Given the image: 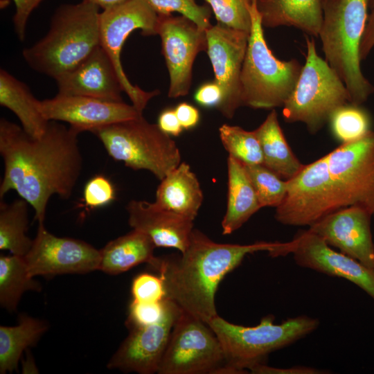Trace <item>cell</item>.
Returning <instances> with one entry per match:
<instances>
[{"label": "cell", "instance_id": "ab89813d", "mask_svg": "<svg viewBox=\"0 0 374 374\" xmlns=\"http://www.w3.org/2000/svg\"><path fill=\"white\" fill-rule=\"evenodd\" d=\"M223 91L215 80L202 84L195 91L194 99L199 105L217 109L223 100Z\"/></svg>", "mask_w": 374, "mask_h": 374}, {"label": "cell", "instance_id": "3957f363", "mask_svg": "<svg viewBox=\"0 0 374 374\" xmlns=\"http://www.w3.org/2000/svg\"><path fill=\"white\" fill-rule=\"evenodd\" d=\"M100 8L82 0L55 11L50 28L22 55L34 71L54 80L71 71L100 45Z\"/></svg>", "mask_w": 374, "mask_h": 374}, {"label": "cell", "instance_id": "9c48e42d", "mask_svg": "<svg viewBox=\"0 0 374 374\" xmlns=\"http://www.w3.org/2000/svg\"><path fill=\"white\" fill-rule=\"evenodd\" d=\"M158 19L159 15L146 0H126L100 14V45L111 60L123 92L141 113L160 91H146L133 84L124 71L121 55L127 38L133 31L139 29L143 36L157 35Z\"/></svg>", "mask_w": 374, "mask_h": 374}, {"label": "cell", "instance_id": "7bdbcfd3", "mask_svg": "<svg viewBox=\"0 0 374 374\" xmlns=\"http://www.w3.org/2000/svg\"><path fill=\"white\" fill-rule=\"evenodd\" d=\"M251 373L258 374H275V373H291V374H317L325 373L320 370L307 366H293L288 368H279L269 366L265 364H257L249 369Z\"/></svg>", "mask_w": 374, "mask_h": 374}, {"label": "cell", "instance_id": "8fae6325", "mask_svg": "<svg viewBox=\"0 0 374 374\" xmlns=\"http://www.w3.org/2000/svg\"><path fill=\"white\" fill-rule=\"evenodd\" d=\"M225 354L208 325L181 310L159 364V374L224 373Z\"/></svg>", "mask_w": 374, "mask_h": 374}, {"label": "cell", "instance_id": "7a4b0ae2", "mask_svg": "<svg viewBox=\"0 0 374 374\" xmlns=\"http://www.w3.org/2000/svg\"><path fill=\"white\" fill-rule=\"evenodd\" d=\"M278 242L217 243L193 229L188 246L181 256L156 257L150 265L163 278L166 298L183 311L207 323L218 315L215 293L225 276L247 254L263 251L269 253Z\"/></svg>", "mask_w": 374, "mask_h": 374}, {"label": "cell", "instance_id": "9a60e30c", "mask_svg": "<svg viewBox=\"0 0 374 374\" xmlns=\"http://www.w3.org/2000/svg\"><path fill=\"white\" fill-rule=\"evenodd\" d=\"M30 277L65 274H86L98 270L100 251L89 243L57 237L38 223L35 238L24 257Z\"/></svg>", "mask_w": 374, "mask_h": 374}, {"label": "cell", "instance_id": "74e56055", "mask_svg": "<svg viewBox=\"0 0 374 374\" xmlns=\"http://www.w3.org/2000/svg\"><path fill=\"white\" fill-rule=\"evenodd\" d=\"M114 198V187L112 182L103 175L93 177L84 186L83 200L85 206L90 208L106 206Z\"/></svg>", "mask_w": 374, "mask_h": 374}, {"label": "cell", "instance_id": "b9f144b4", "mask_svg": "<svg viewBox=\"0 0 374 374\" xmlns=\"http://www.w3.org/2000/svg\"><path fill=\"white\" fill-rule=\"evenodd\" d=\"M175 111L184 130H190L198 124L199 112L195 106L184 102L177 105Z\"/></svg>", "mask_w": 374, "mask_h": 374}, {"label": "cell", "instance_id": "52a82bcc", "mask_svg": "<svg viewBox=\"0 0 374 374\" xmlns=\"http://www.w3.org/2000/svg\"><path fill=\"white\" fill-rule=\"evenodd\" d=\"M107 154L134 170H145L160 181L181 163L176 142L142 116L93 130Z\"/></svg>", "mask_w": 374, "mask_h": 374}, {"label": "cell", "instance_id": "ba28073f", "mask_svg": "<svg viewBox=\"0 0 374 374\" xmlns=\"http://www.w3.org/2000/svg\"><path fill=\"white\" fill-rule=\"evenodd\" d=\"M307 55L290 96L283 106L286 121L301 122L312 134L328 123L333 112L350 103L349 93L340 77L317 54L313 38L305 37Z\"/></svg>", "mask_w": 374, "mask_h": 374}, {"label": "cell", "instance_id": "5b68a950", "mask_svg": "<svg viewBox=\"0 0 374 374\" xmlns=\"http://www.w3.org/2000/svg\"><path fill=\"white\" fill-rule=\"evenodd\" d=\"M272 315L264 317L255 326L234 324L217 315L207 324L219 339L225 354L224 373H244L253 366L265 364L268 355L283 348L314 331L317 319L302 315L280 324Z\"/></svg>", "mask_w": 374, "mask_h": 374}, {"label": "cell", "instance_id": "7dc6e473", "mask_svg": "<svg viewBox=\"0 0 374 374\" xmlns=\"http://www.w3.org/2000/svg\"><path fill=\"white\" fill-rule=\"evenodd\" d=\"M369 10L368 15L374 17V0H369Z\"/></svg>", "mask_w": 374, "mask_h": 374}, {"label": "cell", "instance_id": "ffe728a7", "mask_svg": "<svg viewBox=\"0 0 374 374\" xmlns=\"http://www.w3.org/2000/svg\"><path fill=\"white\" fill-rule=\"evenodd\" d=\"M55 80L59 94L123 102L118 74L100 46L78 66Z\"/></svg>", "mask_w": 374, "mask_h": 374}, {"label": "cell", "instance_id": "d590c367", "mask_svg": "<svg viewBox=\"0 0 374 374\" xmlns=\"http://www.w3.org/2000/svg\"><path fill=\"white\" fill-rule=\"evenodd\" d=\"M169 299L159 302H140L132 300L129 308L127 327L131 330L156 323L164 317Z\"/></svg>", "mask_w": 374, "mask_h": 374}, {"label": "cell", "instance_id": "ee69618b", "mask_svg": "<svg viewBox=\"0 0 374 374\" xmlns=\"http://www.w3.org/2000/svg\"><path fill=\"white\" fill-rule=\"evenodd\" d=\"M373 47L374 17L368 15L367 24L360 45V57L362 60L366 58Z\"/></svg>", "mask_w": 374, "mask_h": 374}, {"label": "cell", "instance_id": "2e32d148", "mask_svg": "<svg viewBox=\"0 0 374 374\" xmlns=\"http://www.w3.org/2000/svg\"><path fill=\"white\" fill-rule=\"evenodd\" d=\"M206 53L211 61L214 80L223 91V100L218 111L232 118L242 106L240 74L249 33L219 24L206 30Z\"/></svg>", "mask_w": 374, "mask_h": 374}, {"label": "cell", "instance_id": "cb8c5ba5", "mask_svg": "<svg viewBox=\"0 0 374 374\" xmlns=\"http://www.w3.org/2000/svg\"><path fill=\"white\" fill-rule=\"evenodd\" d=\"M227 172V206L222 221L223 235L238 230L262 208L244 164L229 155Z\"/></svg>", "mask_w": 374, "mask_h": 374}, {"label": "cell", "instance_id": "30bf717a", "mask_svg": "<svg viewBox=\"0 0 374 374\" xmlns=\"http://www.w3.org/2000/svg\"><path fill=\"white\" fill-rule=\"evenodd\" d=\"M287 181L286 195L274 214L276 220L282 224L310 227L346 207L330 177L326 155L304 165Z\"/></svg>", "mask_w": 374, "mask_h": 374}, {"label": "cell", "instance_id": "83f0119b", "mask_svg": "<svg viewBox=\"0 0 374 374\" xmlns=\"http://www.w3.org/2000/svg\"><path fill=\"white\" fill-rule=\"evenodd\" d=\"M46 321L26 314L19 317L14 326H0V373L17 370L22 353L35 346L48 330Z\"/></svg>", "mask_w": 374, "mask_h": 374}, {"label": "cell", "instance_id": "8d00e7d4", "mask_svg": "<svg viewBox=\"0 0 374 374\" xmlns=\"http://www.w3.org/2000/svg\"><path fill=\"white\" fill-rule=\"evenodd\" d=\"M131 292L133 300L140 302H159L166 298L163 278L150 273L140 274L134 278Z\"/></svg>", "mask_w": 374, "mask_h": 374}, {"label": "cell", "instance_id": "7c38bea8", "mask_svg": "<svg viewBox=\"0 0 374 374\" xmlns=\"http://www.w3.org/2000/svg\"><path fill=\"white\" fill-rule=\"evenodd\" d=\"M333 184L345 206H360L374 216V131L326 154Z\"/></svg>", "mask_w": 374, "mask_h": 374}, {"label": "cell", "instance_id": "5bb4252c", "mask_svg": "<svg viewBox=\"0 0 374 374\" xmlns=\"http://www.w3.org/2000/svg\"><path fill=\"white\" fill-rule=\"evenodd\" d=\"M157 35L169 74L168 96L177 98L187 95L193 79L196 56L207 50L206 30L182 16L159 15Z\"/></svg>", "mask_w": 374, "mask_h": 374}, {"label": "cell", "instance_id": "bcb514c9", "mask_svg": "<svg viewBox=\"0 0 374 374\" xmlns=\"http://www.w3.org/2000/svg\"><path fill=\"white\" fill-rule=\"evenodd\" d=\"M91 3L103 10L117 6L126 0H84Z\"/></svg>", "mask_w": 374, "mask_h": 374}, {"label": "cell", "instance_id": "d6986e66", "mask_svg": "<svg viewBox=\"0 0 374 374\" xmlns=\"http://www.w3.org/2000/svg\"><path fill=\"white\" fill-rule=\"evenodd\" d=\"M372 216L362 206H346L328 215L308 229L329 246L374 271Z\"/></svg>", "mask_w": 374, "mask_h": 374}, {"label": "cell", "instance_id": "60d3db41", "mask_svg": "<svg viewBox=\"0 0 374 374\" xmlns=\"http://www.w3.org/2000/svg\"><path fill=\"white\" fill-rule=\"evenodd\" d=\"M157 125L161 131L170 136H177L184 130L175 109L162 111L158 117Z\"/></svg>", "mask_w": 374, "mask_h": 374}, {"label": "cell", "instance_id": "d4e9b609", "mask_svg": "<svg viewBox=\"0 0 374 374\" xmlns=\"http://www.w3.org/2000/svg\"><path fill=\"white\" fill-rule=\"evenodd\" d=\"M39 102L26 84L1 69L0 105L12 111L24 130L34 138L43 134L49 122L40 110Z\"/></svg>", "mask_w": 374, "mask_h": 374}, {"label": "cell", "instance_id": "6da1fadb", "mask_svg": "<svg viewBox=\"0 0 374 374\" xmlns=\"http://www.w3.org/2000/svg\"><path fill=\"white\" fill-rule=\"evenodd\" d=\"M78 130L50 121L38 138L4 118L0 120V154L4 170L0 198L15 190L44 223L52 195L69 199L82 169Z\"/></svg>", "mask_w": 374, "mask_h": 374}, {"label": "cell", "instance_id": "f35d334b", "mask_svg": "<svg viewBox=\"0 0 374 374\" xmlns=\"http://www.w3.org/2000/svg\"><path fill=\"white\" fill-rule=\"evenodd\" d=\"M15 6V12L12 17L15 32L21 42L26 37L28 20L38 6L44 0H12Z\"/></svg>", "mask_w": 374, "mask_h": 374}, {"label": "cell", "instance_id": "4316f807", "mask_svg": "<svg viewBox=\"0 0 374 374\" xmlns=\"http://www.w3.org/2000/svg\"><path fill=\"white\" fill-rule=\"evenodd\" d=\"M260 144L263 165L284 180L297 175L304 165L289 146L280 128L275 109L253 130Z\"/></svg>", "mask_w": 374, "mask_h": 374}, {"label": "cell", "instance_id": "d6a6232c", "mask_svg": "<svg viewBox=\"0 0 374 374\" xmlns=\"http://www.w3.org/2000/svg\"><path fill=\"white\" fill-rule=\"evenodd\" d=\"M261 207L276 208L283 200L287 181L280 178L263 164L244 165Z\"/></svg>", "mask_w": 374, "mask_h": 374}, {"label": "cell", "instance_id": "44dd1931", "mask_svg": "<svg viewBox=\"0 0 374 374\" xmlns=\"http://www.w3.org/2000/svg\"><path fill=\"white\" fill-rule=\"evenodd\" d=\"M128 223L148 235L156 247L184 252L188 246L193 221L157 206L154 202L132 200L127 206Z\"/></svg>", "mask_w": 374, "mask_h": 374}, {"label": "cell", "instance_id": "4fadbf2b", "mask_svg": "<svg viewBox=\"0 0 374 374\" xmlns=\"http://www.w3.org/2000/svg\"><path fill=\"white\" fill-rule=\"evenodd\" d=\"M292 254L300 267L343 278L362 289L374 301V271L359 261L332 249L309 229L299 231L288 242H280L269 255Z\"/></svg>", "mask_w": 374, "mask_h": 374}, {"label": "cell", "instance_id": "f1b7e54d", "mask_svg": "<svg viewBox=\"0 0 374 374\" xmlns=\"http://www.w3.org/2000/svg\"><path fill=\"white\" fill-rule=\"evenodd\" d=\"M23 198L10 203L0 204V249L24 257L30 249L33 240L27 236L28 206Z\"/></svg>", "mask_w": 374, "mask_h": 374}, {"label": "cell", "instance_id": "277c9868", "mask_svg": "<svg viewBox=\"0 0 374 374\" xmlns=\"http://www.w3.org/2000/svg\"><path fill=\"white\" fill-rule=\"evenodd\" d=\"M368 10L369 0H325L319 33L325 60L344 82L350 103L359 105L374 91L360 66Z\"/></svg>", "mask_w": 374, "mask_h": 374}, {"label": "cell", "instance_id": "8992f818", "mask_svg": "<svg viewBox=\"0 0 374 374\" xmlns=\"http://www.w3.org/2000/svg\"><path fill=\"white\" fill-rule=\"evenodd\" d=\"M257 0L251 7V28L240 74L242 105L273 109L283 107L293 91L303 65L276 57L265 38Z\"/></svg>", "mask_w": 374, "mask_h": 374}, {"label": "cell", "instance_id": "484cf974", "mask_svg": "<svg viewBox=\"0 0 374 374\" xmlns=\"http://www.w3.org/2000/svg\"><path fill=\"white\" fill-rule=\"evenodd\" d=\"M155 244L145 233L133 229L108 242L100 251L98 270L115 275L143 262L149 265L155 259Z\"/></svg>", "mask_w": 374, "mask_h": 374}, {"label": "cell", "instance_id": "f546056e", "mask_svg": "<svg viewBox=\"0 0 374 374\" xmlns=\"http://www.w3.org/2000/svg\"><path fill=\"white\" fill-rule=\"evenodd\" d=\"M41 290L39 282L29 276L24 257L0 256V305L3 308L15 312L25 292Z\"/></svg>", "mask_w": 374, "mask_h": 374}, {"label": "cell", "instance_id": "4dcf8cb0", "mask_svg": "<svg viewBox=\"0 0 374 374\" xmlns=\"http://www.w3.org/2000/svg\"><path fill=\"white\" fill-rule=\"evenodd\" d=\"M328 123L333 135L341 144L357 141L372 131L369 113L361 105L351 103L336 109Z\"/></svg>", "mask_w": 374, "mask_h": 374}, {"label": "cell", "instance_id": "e575fe53", "mask_svg": "<svg viewBox=\"0 0 374 374\" xmlns=\"http://www.w3.org/2000/svg\"><path fill=\"white\" fill-rule=\"evenodd\" d=\"M158 15L177 12L195 22L200 28L206 30L212 24V11L206 6L199 5L195 0H146Z\"/></svg>", "mask_w": 374, "mask_h": 374}, {"label": "cell", "instance_id": "7402d4cb", "mask_svg": "<svg viewBox=\"0 0 374 374\" xmlns=\"http://www.w3.org/2000/svg\"><path fill=\"white\" fill-rule=\"evenodd\" d=\"M160 181L154 204L194 221L204 196L198 179L190 166L181 162Z\"/></svg>", "mask_w": 374, "mask_h": 374}, {"label": "cell", "instance_id": "e0dca14e", "mask_svg": "<svg viewBox=\"0 0 374 374\" xmlns=\"http://www.w3.org/2000/svg\"><path fill=\"white\" fill-rule=\"evenodd\" d=\"M181 308L169 299L166 312L159 322L130 330L107 364L110 369L140 374L157 373Z\"/></svg>", "mask_w": 374, "mask_h": 374}, {"label": "cell", "instance_id": "f6af8a7d", "mask_svg": "<svg viewBox=\"0 0 374 374\" xmlns=\"http://www.w3.org/2000/svg\"><path fill=\"white\" fill-rule=\"evenodd\" d=\"M29 349V348H28ZM27 355L26 360L23 362L22 373H38V370L35 366L33 358L30 354V351L27 349Z\"/></svg>", "mask_w": 374, "mask_h": 374}, {"label": "cell", "instance_id": "ac0fdd59", "mask_svg": "<svg viewBox=\"0 0 374 374\" xmlns=\"http://www.w3.org/2000/svg\"><path fill=\"white\" fill-rule=\"evenodd\" d=\"M45 118L69 124L79 132H91L113 123L138 118L143 113L132 105L92 97L57 93L39 102Z\"/></svg>", "mask_w": 374, "mask_h": 374}, {"label": "cell", "instance_id": "1f68e13d", "mask_svg": "<svg viewBox=\"0 0 374 374\" xmlns=\"http://www.w3.org/2000/svg\"><path fill=\"white\" fill-rule=\"evenodd\" d=\"M219 134L229 156L244 165L263 163L262 149L254 131L224 124L219 128Z\"/></svg>", "mask_w": 374, "mask_h": 374}, {"label": "cell", "instance_id": "603a6c76", "mask_svg": "<svg viewBox=\"0 0 374 374\" xmlns=\"http://www.w3.org/2000/svg\"><path fill=\"white\" fill-rule=\"evenodd\" d=\"M325 0H257L263 27L294 26L318 37Z\"/></svg>", "mask_w": 374, "mask_h": 374}, {"label": "cell", "instance_id": "836d02e7", "mask_svg": "<svg viewBox=\"0 0 374 374\" xmlns=\"http://www.w3.org/2000/svg\"><path fill=\"white\" fill-rule=\"evenodd\" d=\"M214 14L217 24L250 33L251 7L253 0H205Z\"/></svg>", "mask_w": 374, "mask_h": 374}]
</instances>
